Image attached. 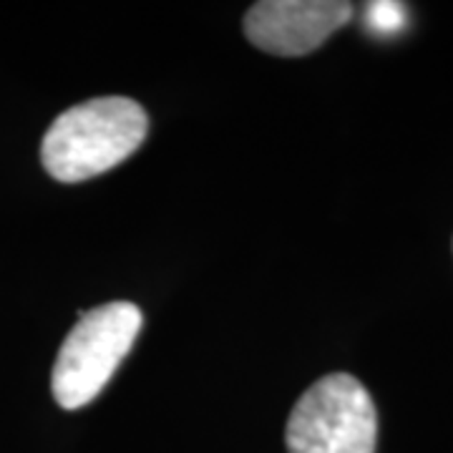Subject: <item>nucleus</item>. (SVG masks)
Returning <instances> with one entry per match:
<instances>
[{
	"instance_id": "obj_1",
	"label": "nucleus",
	"mask_w": 453,
	"mask_h": 453,
	"mask_svg": "<svg viewBox=\"0 0 453 453\" xmlns=\"http://www.w3.org/2000/svg\"><path fill=\"white\" fill-rule=\"evenodd\" d=\"M149 116L139 101L101 96L65 109L46 131L41 159L50 177L76 184L98 177L144 144Z\"/></svg>"
},
{
	"instance_id": "obj_2",
	"label": "nucleus",
	"mask_w": 453,
	"mask_h": 453,
	"mask_svg": "<svg viewBox=\"0 0 453 453\" xmlns=\"http://www.w3.org/2000/svg\"><path fill=\"white\" fill-rule=\"evenodd\" d=\"M142 325V310L134 303H109L81 312L53 365L50 390L56 403L65 411L91 403L129 356Z\"/></svg>"
},
{
	"instance_id": "obj_3",
	"label": "nucleus",
	"mask_w": 453,
	"mask_h": 453,
	"mask_svg": "<svg viewBox=\"0 0 453 453\" xmlns=\"http://www.w3.org/2000/svg\"><path fill=\"white\" fill-rule=\"evenodd\" d=\"M285 438L290 453H375L371 393L350 372L325 375L295 403Z\"/></svg>"
},
{
	"instance_id": "obj_4",
	"label": "nucleus",
	"mask_w": 453,
	"mask_h": 453,
	"mask_svg": "<svg viewBox=\"0 0 453 453\" xmlns=\"http://www.w3.org/2000/svg\"><path fill=\"white\" fill-rule=\"evenodd\" d=\"M353 18L342 0H262L244 16V35L265 53L305 56Z\"/></svg>"
},
{
	"instance_id": "obj_5",
	"label": "nucleus",
	"mask_w": 453,
	"mask_h": 453,
	"mask_svg": "<svg viewBox=\"0 0 453 453\" xmlns=\"http://www.w3.org/2000/svg\"><path fill=\"white\" fill-rule=\"evenodd\" d=\"M365 23H368V31L378 33V35H395L403 31L405 26V5L390 3V0L371 3L365 11Z\"/></svg>"
}]
</instances>
